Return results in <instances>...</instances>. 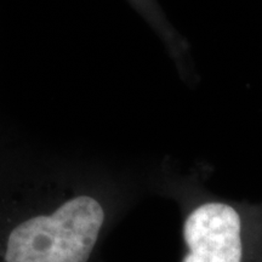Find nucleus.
I'll return each mask as SVG.
<instances>
[{"instance_id": "nucleus-1", "label": "nucleus", "mask_w": 262, "mask_h": 262, "mask_svg": "<svg viewBox=\"0 0 262 262\" xmlns=\"http://www.w3.org/2000/svg\"><path fill=\"white\" fill-rule=\"evenodd\" d=\"M97 181L0 160V262H96L119 212Z\"/></svg>"}, {"instance_id": "nucleus-2", "label": "nucleus", "mask_w": 262, "mask_h": 262, "mask_svg": "<svg viewBox=\"0 0 262 262\" xmlns=\"http://www.w3.org/2000/svg\"><path fill=\"white\" fill-rule=\"evenodd\" d=\"M181 262H242V221L231 205L206 202L186 216Z\"/></svg>"}]
</instances>
